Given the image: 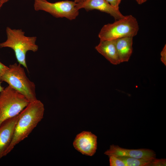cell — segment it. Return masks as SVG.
Here are the masks:
<instances>
[{
	"label": "cell",
	"instance_id": "5",
	"mask_svg": "<svg viewBox=\"0 0 166 166\" xmlns=\"http://www.w3.org/2000/svg\"><path fill=\"white\" fill-rule=\"evenodd\" d=\"M139 29L136 19L131 15L104 25L98 34L100 40H114L136 35Z\"/></svg>",
	"mask_w": 166,
	"mask_h": 166
},
{
	"label": "cell",
	"instance_id": "17",
	"mask_svg": "<svg viewBox=\"0 0 166 166\" xmlns=\"http://www.w3.org/2000/svg\"><path fill=\"white\" fill-rule=\"evenodd\" d=\"M112 6L117 9H119V5L121 0H105Z\"/></svg>",
	"mask_w": 166,
	"mask_h": 166
},
{
	"label": "cell",
	"instance_id": "20",
	"mask_svg": "<svg viewBox=\"0 0 166 166\" xmlns=\"http://www.w3.org/2000/svg\"><path fill=\"white\" fill-rule=\"evenodd\" d=\"M86 0H74V2L76 3H78L83 2Z\"/></svg>",
	"mask_w": 166,
	"mask_h": 166
},
{
	"label": "cell",
	"instance_id": "23",
	"mask_svg": "<svg viewBox=\"0 0 166 166\" xmlns=\"http://www.w3.org/2000/svg\"><path fill=\"white\" fill-rule=\"evenodd\" d=\"M3 4L0 1V9L2 7Z\"/></svg>",
	"mask_w": 166,
	"mask_h": 166
},
{
	"label": "cell",
	"instance_id": "11",
	"mask_svg": "<svg viewBox=\"0 0 166 166\" xmlns=\"http://www.w3.org/2000/svg\"><path fill=\"white\" fill-rule=\"evenodd\" d=\"M95 49L111 64L117 65L121 63L117 53L114 40H100Z\"/></svg>",
	"mask_w": 166,
	"mask_h": 166
},
{
	"label": "cell",
	"instance_id": "4",
	"mask_svg": "<svg viewBox=\"0 0 166 166\" xmlns=\"http://www.w3.org/2000/svg\"><path fill=\"white\" fill-rule=\"evenodd\" d=\"M30 102L10 85L4 88L0 93V126L6 120L18 115Z\"/></svg>",
	"mask_w": 166,
	"mask_h": 166
},
{
	"label": "cell",
	"instance_id": "6",
	"mask_svg": "<svg viewBox=\"0 0 166 166\" xmlns=\"http://www.w3.org/2000/svg\"><path fill=\"white\" fill-rule=\"evenodd\" d=\"M74 1L65 0L51 3L46 0H34V8L36 11L42 10L54 17L75 19L79 15V10Z\"/></svg>",
	"mask_w": 166,
	"mask_h": 166
},
{
	"label": "cell",
	"instance_id": "13",
	"mask_svg": "<svg viewBox=\"0 0 166 166\" xmlns=\"http://www.w3.org/2000/svg\"><path fill=\"white\" fill-rule=\"evenodd\" d=\"M117 157L123 161L126 166H150L151 162L154 159H138L126 156Z\"/></svg>",
	"mask_w": 166,
	"mask_h": 166
},
{
	"label": "cell",
	"instance_id": "9",
	"mask_svg": "<svg viewBox=\"0 0 166 166\" xmlns=\"http://www.w3.org/2000/svg\"><path fill=\"white\" fill-rule=\"evenodd\" d=\"M18 115L6 120L0 126V159L6 156L13 140Z\"/></svg>",
	"mask_w": 166,
	"mask_h": 166
},
{
	"label": "cell",
	"instance_id": "3",
	"mask_svg": "<svg viewBox=\"0 0 166 166\" xmlns=\"http://www.w3.org/2000/svg\"><path fill=\"white\" fill-rule=\"evenodd\" d=\"M20 64L15 63L10 65L2 76L1 81L24 95L30 102L37 100L36 85L27 76L24 69Z\"/></svg>",
	"mask_w": 166,
	"mask_h": 166
},
{
	"label": "cell",
	"instance_id": "2",
	"mask_svg": "<svg viewBox=\"0 0 166 166\" xmlns=\"http://www.w3.org/2000/svg\"><path fill=\"white\" fill-rule=\"evenodd\" d=\"M7 39L0 43V48L8 47L14 51L18 63L28 70L26 56L28 51H37L38 46L36 44L37 37H28L25 35L21 29H12L7 27L6 29Z\"/></svg>",
	"mask_w": 166,
	"mask_h": 166
},
{
	"label": "cell",
	"instance_id": "10",
	"mask_svg": "<svg viewBox=\"0 0 166 166\" xmlns=\"http://www.w3.org/2000/svg\"><path fill=\"white\" fill-rule=\"evenodd\" d=\"M77 8L79 10L84 9L87 11L97 10L109 14L116 20L121 19L125 16L117 9L105 0H86L76 3Z\"/></svg>",
	"mask_w": 166,
	"mask_h": 166
},
{
	"label": "cell",
	"instance_id": "8",
	"mask_svg": "<svg viewBox=\"0 0 166 166\" xmlns=\"http://www.w3.org/2000/svg\"><path fill=\"white\" fill-rule=\"evenodd\" d=\"M104 154L109 156H126L138 159H153L156 158V154L152 150L146 148L128 149L113 144Z\"/></svg>",
	"mask_w": 166,
	"mask_h": 166
},
{
	"label": "cell",
	"instance_id": "22",
	"mask_svg": "<svg viewBox=\"0 0 166 166\" xmlns=\"http://www.w3.org/2000/svg\"><path fill=\"white\" fill-rule=\"evenodd\" d=\"M9 0H0V1L3 4L4 3L7 2Z\"/></svg>",
	"mask_w": 166,
	"mask_h": 166
},
{
	"label": "cell",
	"instance_id": "14",
	"mask_svg": "<svg viewBox=\"0 0 166 166\" xmlns=\"http://www.w3.org/2000/svg\"><path fill=\"white\" fill-rule=\"evenodd\" d=\"M109 157L110 166H126L125 163L117 157L110 156Z\"/></svg>",
	"mask_w": 166,
	"mask_h": 166
},
{
	"label": "cell",
	"instance_id": "21",
	"mask_svg": "<svg viewBox=\"0 0 166 166\" xmlns=\"http://www.w3.org/2000/svg\"><path fill=\"white\" fill-rule=\"evenodd\" d=\"M2 81H0V93L3 89L4 88L2 87L1 85Z\"/></svg>",
	"mask_w": 166,
	"mask_h": 166
},
{
	"label": "cell",
	"instance_id": "19",
	"mask_svg": "<svg viewBox=\"0 0 166 166\" xmlns=\"http://www.w3.org/2000/svg\"><path fill=\"white\" fill-rule=\"evenodd\" d=\"M137 3L139 4H142L145 2H146V1H147L148 0H136Z\"/></svg>",
	"mask_w": 166,
	"mask_h": 166
},
{
	"label": "cell",
	"instance_id": "16",
	"mask_svg": "<svg viewBox=\"0 0 166 166\" xmlns=\"http://www.w3.org/2000/svg\"><path fill=\"white\" fill-rule=\"evenodd\" d=\"M161 60L163 63L166 65V45L164 46L160 53Z\"/></svg>",
	"mask_w": 166,
	"mask_h": 166
},
{
	"label": "cell",
	"instance_id": "15",
	"mask_svg": "<svg viewBox=\"0 0 166 166\" xmlns=\"http://www.w3.org/2000/svg\"><path fill=\"white\" fill-rule=\"evenodd\" d=\"M165 159L154 158L151 162L150 166H164L166 165Z\"/></svg>",
	"mask_w": 166,
	"mask_h": 166
},
{
	"label": "cell",
	"instance_id": "7",
	"mask_svg": "<svg viewBox=\"0 0 166 166\" xmlns=\"http://www.w3.org/2000/svg\"><path fill=\"white\" fill-rule=\"evenodd\" d=\"M97 136L89 131H83L78 134L73 142L75 148L82 154L92 156L96 152Z\"/></svg>",
	"mask_w": 166,
	"mask_h": 166
},
{
	"label": "cell",
	"instance_id": "12",
	"mask_svg": "<svg viewBox=\"0 0 166 166\" xmlns=\"http://www.w3.org/2000/svg\"><path fill=\"white\" fill-rule=\"evenodd\" d=\"M114 42L121 62L128 61L132 52L133 37L121 38Z\"/></svg>",
	"mask_w": 166,
	"mask_h": 166
},
{
	"label": "cell",
	"instance_id": "18",
	"mask_svg": "<svg viewBox=\"0 0 166 166\" xmlns=\"http://www.w3.org/2000/svg\"><path fill=\"white\" fill-rule=\"evenodd\" d=\"M8 68V67L5 65L0 61V81L1 78L6 71Z\"/></svg>",
	"mask_w": 166,
	"mask_h": 166
},
{
	"label": "cell",
	"instance_id": "1",
	"mask_svg": "<svg viewBox=\"0 0 166 166\" xmlns=\"http://www.w3.org/2000/svg\"><path fill=\"white\" fill-rule=\"evenodd\" d=\"M44 107L43 103L37 100L30 102L19 114L12 142L6 152V155L15 147L26 138L43 118Z\"/></svg>",
	"mask_w": 166,
	"mask_h": 166
}]
</instances>
